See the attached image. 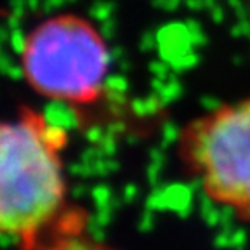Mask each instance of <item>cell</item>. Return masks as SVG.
Here are the masks:
<instances>
[{
  "label": "cell",
  "mask_w": 250,
  "mask_h": 250,
  "mask_svg": "<svg viewBox=\"0 0 250 250\" xmlns=\"http://www.w3.org/2000/svg\"><path fill=\"white\" fill-rule=\"evenodd\" d=\"M64 130L31 108L2 125L0 228L12 242L31 245L64 207Z\"/></svg>",
  "instance_id": "6da1fadb"
},
{
  "label": "cell",
  "mask_w": 250,
  "mask_h": 250,
  "mask_svg": "<svg viewBox=\"0 0 250 250\" xmlns=\"http://www.w3.org/2000/svg\"><path fill=\"white\" fill-rule=\"evenodd\" d=\"M51 250H109V249L98 245V243L87 242V240L66 238V240H61V242L52 247Z\"/></svg>",
  "instance_id": "277c9868"
},
{
  "label": "cell",
  "mask_w": 250,
  "mask_h": 250,
  "mask_svg": "<svg viewBox=\"0 0 250 250\" xmlns=\"http://www.w3.org/2000/svg\"><path fill=\"white\" fill-rule=\"evenodd\" d=\"M109 70V49L89 20L71 12L47 18L24 37L21 71L31 89L52 101H96Z\"/></svg>",
  "instance_id": "7a4b0ae2"
},
{
  "label": "cell",
  "mask_w": 250,
  "mask_h": 250,
  "mask_svg": "<svg viewBox=\"0 0 250 250\" xmlns=\"http://www.w3.org/2000/svg\"><path fill=\"white\" fill-rule=\"evenodd\" d=\"M179 155L208 198L250 219V98L189 122Z\"/></svg>",
  "instance_id": "3957f363"
}]
</instances>
